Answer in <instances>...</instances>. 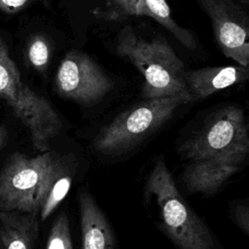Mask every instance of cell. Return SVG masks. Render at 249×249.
Wrapping results in <instances>:
<instances>
[{"label":"cell","mask_w":249,"mask_h":249,"mask_svg":"<svg viewBox=\"0 0 249 249\" xmlns=\"http://www.w3.org/2000/svg\"><path fill=\"white\" fill-rule=\"evenodd\" d=\"M140 0H109L108 16L112 18L138 16Z\"/></svg>","instance_id":"e0dca14e"},{"label":"cell","mask_w":249,"mask_h":249,"mask_svg":"<svg viewBox=\"0 0 249 249\" xmlns=\"http://www.w3.org/2000/svg\"><path fill=\"white\" fill-rule=\"evenodd\" d=\"M248 66L204 67L185 71L184 79L193 100L205 98L219 90L241 84L248 79Z\"/></svg>","instance_id":"30bf717a"},{"label":"cell","mask_w":249,"mask_h":249,"mask_svg":"<svg viewBox=\"0 0 249 249\" xmlns=\"http://www.w3.org/2000/svg\"><path fill=\"white\" fill-rule=\"evenodd\" d=\"M46 249H73L69 222L65 213L59 214L53 221Z\"/></svg>","instance_id":"9a60e30c"},{"label":"cell","mask_w":249,"mask_h":249,"mask_svg":"<svg viewBox=\"0 0 249 249\" xmlns=\"http://www.w3.org/2000/svg\"><path fill=\"white\" fill-rule=\"evenodd\" d=\"M113 87L112 79L101 67L80 51L66 53L54 78V89L60 96L84 105L100 101Z\"/></svg>","instance_id":"52a82bcc"},{"label":"cell","mask_w":249,"mask_h":249,"mask_svg":"<svg viewBox=\"0 0 249 249\" xmlns=\"http://www.w3.org/2000/svg\"><path fill=\"white\" fill-rule=\"evenodd\" d=\"M117 53L129 60L141 73L145 99L189 93L183 61L161 37L145 40L130 26L124 27L117 43Z\"/></svg>","instance_id":"7a4b0ae2"},{"label":"cell","mask_w":249,"mask_h":249,"mask_svg":"<svg viewBox=\"0 0 249 249\" xmlns=\"http://www.w3.org/2000/svg\"><path fill=\"white\" fill-rule=\"evenodd\" d=\"M180 153L190 161L229 159L243 162L249 153L248 125L243 110L234 105L219 110L181 146Z\"/></svg>","instance_id":"8992f818"},{"label":"cell","mask_w":249,"mask_h":249,"mask_svg":"<svg viewBox=\"0 0 249 249\" xmlns=\"http://www.w3.org/2000/svg\"><path fill=\"white\" fill-rule=\"evenodd\" d=\"M66 170L58 156L14 153L0 171V211L38 215L55 180Z\"/></svg>","instance_id":"6da1fadb"},{"label":"cell","mask_w":249,"mask_h":249,"mask_svg":"<svg viewBox=\"0 0 249 249\" xmlns=\"http://www.w3.org/2000/svg\"><path fill=\"white\" fill-rule=\"evenodd\" d=\"M38 1L45 0H0V10L7 14H14Z\"/></svg>","instance_id":"d6986e66"},{"label":"cell","mask_w":249,"mask_h":249,"mask_svg":"<svg viewBox=\"0 0 249 249\" xmlns=\"http://www.w3.org/2000/svg\"><path fill=\"white\" fill-rule=\"evenodd\" d=\"M79 205L82 249H115L108 221L89 192H80Z\"/></svg>","instance_id":"8fae6325"},{"label":"cell","mask_w":249,"mask_h":249,"mask_svg":"<svg viewBox=\"0 0 249 249\" xmlns=\"http://www.w3.org/2000/svg\"><path fill=\"white\" fill-rule=\"evenodd\" d=\"M26 56L33 68L44 71L51 57V46L48 40L42 35L33 36L28 42Z\"/></svg>","instance_id":"2e32d148"},{"label":"cell","mask_w":249,"mask_h":249,"mask_svg":"<svg viewBox=\"0 0 249 249\" xmlns=\"http://www.w3.org/2000/svg\"><path fill=\"white\" fill-rule=\"evenodd\" d=\"M0 99L6 101L16 117L28 129L35 150H50V143L62 126L51 103L25 85L0 36Z\"/></svg>","instance_id":"3957f363"},{"label":"cell","mask_w":249,"mask_h":249,"mask_svg":"<svg viewBox=\"0 0 249 249\" xmlns=\"http://www.w3.org/2000/svg\"><path fill=\"white\" fill-rule=\"evenodd\" d=\"M193 101L190 93L145 99L117 116L96 134L93 148L103 155H117L162 125L177 108Z\"/></svg>","instance_id":"5b68a950"},{"label":"cell","mask_w":249,"mask_h":249,"mask_svg":"<svg viewBox=\"0 0 249 249\" xmlns=\"http://www.w3.org/2000/svg\"><path fill=\"white\" fill-rule=\"evenodd\" d=\"M242 161L229 159H207L191 161L182 180L192 193L213 194L240 168Z\"/></svg>","instance_id":"9c48e42d"},{"label":"cell","mask_w":249,"mask_h":249,"mask_svg":"<svg viewBox=\"0 0 249 249\" xmlns=\"http://www.w3.org/2000/svg\"><path fill=\"white\" fill-rule=\"evenodd\" d=\"M7 137H8V135H7V130H6L5 126L0 124V151L5 146V144L7 142Z\"/></svg>","instance_id":"ffe728a7"},{"label":"cell","mask_w":249,"mask_h":249,"mask_svg":"<svg viewBox=\"0 0 249 249\" xmlns=\"http://www.w3.org/2000/svg\"><path fill=\"white\" fill-rule=\"evenodd\" d=\"M37 233V215L19 211H0L2 249H33Z\"/></svg>","instance_id":"7c38bea8"},{"label":"cell","mask_w":249,"mask_h":249,"mask_svg":"<svg viewBox=\"0 0 249 249\" xmlns=\"http://www.w3.org/2000/svg\"><path fill=\"white\" fill-rule=\"evenodd\" d=\"M209 17L218 47L242 66L249 64V20L232 0H196Z\"/></svg>","instance_id":"ba28073f"},{"label":"cell","mask_w":249,"mask_h":249,"mask_svg":"<svg viewBox=\"0 0 249 249\" xmlns=\"http://www.w3.org/2000/svg\"><path fill=\"white\" fill-rule=\"evenodd\" d=\"M138 16L154 18L171 33L183 46L190 50L196 47V42L190 30L180 26L171 17L170 8L165 0H140Z\"/></svg>","instance_id":"4fadbf2b"},{"label":"cell","mask_w":249,"mask_h":249,"mask_svg":"<svg viewBox=\"0 0 249 249\" xmlns=\"http://www.w3.org/2000/svg\"><path fill=\"white\" fill-rule=\"evenodd\" d=\"M233 222L246 234L249 233V206L244 203H235L231 206Z\"/></svg>","instance_id":"ac0fdd59"},{"label":"cell","mask_w":249,"mask_h":249,"mask_svg":"<svg viewBox=\"0 0 249 249\" xmlns=\"http://www.w3.org/2000/svg\"><path fill=\"white\" fill-rule=\"evenodd\" d=\"M145 191L155 198L163 231L179 249H217L206 225L184 201L164 160L155 163Z\"/></svg>","instance_id":"277c9868"},{"label":"cell","mask_w":249,"mask_h":249,"mask_svg":"<svg viewBox=\"0 0 249 249\" xmlns=\"http://www.w3.org/2000/svg\"><path fill=\"white\" fill-rule=\"evenodd\" d=\"M72 184V175L65 170L53 183L46 201L40 211L41 220H46L53 211L58 206V204L64 199L66 195L69 192V189Z\"/></svg>","instance_id":"5bb4252c"}]
</instances>
